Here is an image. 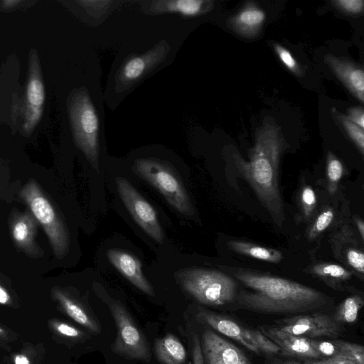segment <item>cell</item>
Segmentation results:
<instances>
[{
  "label": "cell",
  "mask_w": 364,
  "mask_h": 364,
  "mask_svg": "<svg viewBox=\"0 0 364 364\" xmlns=\"http://www.w3.org/2000/svg\"><path fill=\"white\" fill-rule=\"evenodd\" d=\"M274 50L281 61L288 69L297 75L301 73L296 61L288 50L280 45H275Z\"/></svg>",
  "instance_id": "f1b7e54d"
},
{
  "label": "cell",
  "mask_w": 364,
  "mask_h": 364,
  "mask_svg": "<svg viewBox=\"0 0 364 364\" xmlns=\"http://www.w3.org/2000/svg\"><path fill=\"white\" fill-rule=\"evenodd\" d=\"M193 341V364H205L201 352L200 342L198 336H194Z\"/></svg>",
  "instance_id": "e575fe53"
},
{
  "label": "cell",
  "mask_w": 364,
  "mask_h": 364,
  "mask_svg": "<svg viewBox=\"0 0 364 364\" xmlns=\"http://www.w3.org/2000/svg\"><path fill=\"white\" fill-rule=\"evenodd\" d=\"M53 294L65 312L76 323L92 333L98 334L101 332L99 320L88 308L60 289H55Z\"/></svg>",
  "instance_id": "ac0fdd59"
},
{
  "label": "cell",
  "mask_w": 364,
  "mask_h": 364,
  "mask_svg": "<svg viewBox=\"0 0 364 364\" xmlns=\"http://www.w3.org/2000/svg\"><path fill=\"white\" fill-rule=\"evenodd\" d=\"M11 300V297L8 293V291L0 285V304H6L9 303Z\"/></svg>",
  "instance_id": "d590c367"
},
{
  "label": "cell",
  "mask_w": 364,
  "mask_h": 364,
  "mask_svg": "<svg viewBox=\"0 0 364 364\" xmlns=\"http://www.w3.org/2000/svg\"><path fill=\"white\" fill-rule=\"evenodd\" d=\"M334 217L331 208H327L322 211L316 218L313 226L309 232V237L315 238L317 235L323 232L332 223Z\"/></svg>",
  "instance_id": "4316f807"
},
{
  "label": "cell",
  "mask_w": 364,
  "mask_h": 364,
  "mask_svg": "<svg viewBox=\"0 0 364 364\" xmlns=\"http://www.w3.org/2000/svg\"><path fill=\"white\" fill-rule=\"evenodd\" d=\"M176 278L184 291L203 304L222 306L236 296L235 280L220 271L186 268L178 271Z\"/></svg>",
  "instance_id": "277c9868"
},
{
  "label": "cell",
  "mask_w": 364,
  "mask_h": 364,
  "mask_svg": "<svg viewBox=\"0 0 364 364\" xmlns=\"http://www.w3.org/2000/svg\"><path fill=\"white\" fill-rule=\"evenodd\" d=\"M36 222L28 214L18 217L12 225V236L16 243L27 251L33 249Z\"/></svg>",
  "instance_id": "7402d4cb"
},
{
  "label": "cell",
  "mask_w": 364,
  "mask_h": 364,
  "mask_svg": "<svg viewBox=\"0 0 364 364\" xmlns=\"http://www.w3.org/2000/svg\"><path fill=\"white\" fill-rule=\"evenodd\" d=\"M341 10L350 14H359L363 12V0H337L332 1Z\"/></svg>",
  "instance_id": "f546056e"
},
{
  "label": "cell",
  "mask_w": 364,
  "mask_h": 364,
  "mask_svg": "<svg viewBox=\"0 0 364 364\" xmlns=\"http://www.w3.org/2000/svg\"><path fill=\"white\" fill-rule=\"evenodd\" d=\"M311 272L319 277L346 280L350 277V272L341 265L333 263H324L315 265Z\"/></svg>",
  "instance_id": "cb8c5ba5"
},
{
  "label": "cell",
  "mask_w": 364,
  "mask_h": 364,
  "mask_svg": "<svg viewBox=\"0 0 364 364\" xmlns=\"http://www.w3.org/2000/svg\"><path fill=\"white\" fill-rule=\"evenodd\" d=\"M4 333V329L0 327V334L3 333Z\"/></svg>",
  "instance_id": "60d3db41"
},
{
  "label": "cell",
  "mask_w": 364,
  "mask_h": 364,
  "mask_svg": "<svg viewBox=\"0 0 364 364\" xmlns=\"http://www.w3.org/2000/svg\"><path fill=\"white\" fill-rule=\"evenodd\" d=\"M355 224L360 234L361 238L364 239V223L360 218H356L355 220Z\"/></svg>",
  "instance_id": "74e56055"
},
{
  "label": "cell",
  "mask_w": 364,
  "mask_h": 364,
  "mask_svg": "<svg viewBox=\"0 0 364 364\" xmlns=\"http://www.w3.org/2000/svg\"><path fill=\"white\" fill-rule=\"evenodd\" d=\"M198 318L255 353L272 355L280 352L279 348L260 331L246 327L230 318L205 310L199 311Z\"/></svg>",
  "instance_id": "9c48e42d"
},
{
  "label": "cell",
  "mask_w": 364,
  "mask_h": 364,
  "mask_svg": "<svg viewBox=\"0 0 364 364\" xmlns=\"http://www.w3.org/2000/svg\"><path fill=\"white\" fill-rule=\"evenodd\" d=\"M343 173V167L341 162L332 154H329L327 160L326 173L330 192H335Z\"/></svg>",
  "instance_id": "d4e9b609"
},
{
  "label": "cell",
  "mask_w": 364,
  "mask_h": 364,
  "mask_svg": "<svg viewBox=\"0 0 364 364\" xmlns=\"http://www.w3.org/2000/svg\"><path fill=\"white\" fill-rule=\"evenodd\" d=\"M146 11L150 14H173L180 17L191 18L207 12L211 1L203 0H162L148 2Z\"/></svg>",
  "instance_id": "e0dca14e"
},
{
  "label": "cell",
  "mask_w": 364,
  "mask_h": 364,
  "mask_svg": "<svg viewBox=\"0 0 364 364\" xmlns=\"http://www.w3.org/2000/svg\"><path fill=\"white\" fill-rule=\"evenodd\" d=\"M346 117L360 128H364V111L362 107L350 108Z\"/></svg>",
  "instance_id": "836d02e7"
},
{
  "label": "cell",
  "mask_w": 364,
  "mask_h": 364,
  "mask_svg": "<svg viewBox=\"0 0 364 364\" xmlns=\"http://www.w3.org/2000/svg\"><path fill=\"white\" fill-rule=\"evenodd\" d=\"M20 196L43 226L56 256L63 257L68 249L69 239L65 226L53 206L33 180L21 189Z\"/></svg>",
  "instance_id": "52a82bcc"
},
{
  "label": "cell",
  "mask_w": 364,
  "mask_h": 364,
  "mask_svg": "<svg viewBox=\"0 0 364 364\" xmlns=\"http://www.w3.org/2000/svg\"><path fill=\"white\" fill-rule=\"evenodd\" d=\"M53 326L55 331L63 336L77 339L85 336L84 332L66 323L54 322Z\"/></svg>",
  "instance_id": "1f68e13d"
},
{
  "label": "cell",
  "mask_w": 364,
  "mask_h": 364,
  "mask_svg": "<svg viewBox=\"0 0 364 364\" xmlns=\"http://www.w3.org/2000/svg\"><path fill=\"white\" fill-rule=\"evenodd\" d=\"M251 291H242L237 301L245 310L265 314L302 313L321 308L328 298L310 287L282 277L242 269L230 270Z\"/></svg>",
  "instance_id": "6da1fadb"
},
{
  "label": "cell",
  "mask_w": 364,
  "mask_h": 364,
  "mask_svg": "<svg viewBox=\"0 0 364 364\" xmlns=\"http://www.w3.org/2000/svg\"><path fill=\"white\" fill-rule=\"evenodd\" d=\"M120 198L134 220L154 240L162 243L164 235L154 207L124 177L116 178Z\"/></svg>",
  "instance_id": "30bf717a"
},
{
  "label": "cell",
  "mask_w": 364,
  "mask_h": 364,
  "mask_svg": "<svg viewBox=\"0 0 364 364\" xmlns=\"http://www.w3.org/2000/svg\"><path fill=\"white\" fill-rule=\"evenodd\" d=\"M338 119L351 140L357 146L361 154L364 153L363 129L351 122L346 116L339 114Z\"/></svg>",
  "instance_id": "484cf974"
},
{
  "label": "cell",
  "mask_w": 364,
  "mask_h": 364,
  "mask_svg": "<svg viewBox=\"0 0 364 364\" xmlns=\"http://www.w3.org/2000/svg\"><path fill=\"white\" fill-rule=\"evenodd\" d=\"M260 331L274 342L284 355L306 360L321 359V355L313 346L311 338L285 333L276 326H264Z\"/></svg>",
  "instance_id": "5bb4252c"
},
{
  "label": "cell",
  "mask_w": 364,
  "mask_h": 364,
  "mask_svg": "<svg viewBox=\"0 0 364 364\" xmlns=\"http://www.w3.org/2000/svg\"><path fill=\"white\" fill-rule=\"evenodd\" d=\"M170 48L159 43L140 53H132L120 63L112 80L116 92L127 93L165 63Z\"/></svg>",
  "instance_id": "8992f818"
},
{
  "label": "cell",
  "mask_w": 364,
  "mask_h": 364,
  "mask_svg": "<svg viewBox=\"0 0 364 364\" xmlns=\"http://www.w3.org/2000/svg\"><path fill=\"white\" fill-rule=\"evenodd\" d=\"M346 259L348 264L357 272H364V255L357 249H349L346 252Z\"/></svg>",
  "instance_id": "4dcf8cb0"
},
{
  "label": "cell",
  "mask_w": 364,
  "mask_h": 364,
  "mask_svg": "<svg viewBox=\"0 0 364 364\" xmlns=\"http://www.w3.org/2000/svg\"><path fill=\"white\" fill-rule=\"evenodd\" d=\"M133 170L157 189L177 211L186 215L194 213L184 186L168 164L154 158H139L134 161Z\"/></svg>",
  "instance_id": "5b68a950"
},
{
  "label": "cell",
  "mask_w": 364,
  "mask_h": 364,
  "mask_svg": "<svg viewBox=\"0 0 364 364\" xmlns=\"http://www.w3.org/2000/svg\"><path fill=\"white\" fill-rule=\"evenodd\" d=\"M304 364H357L353 360L344 356H335L318 360H306Z\"/></svg>",
  "instance_id": "d6a6232c"
},
{
  "label": "cell",
  "mask_w": 364,
  "mask_h": 364,
  "mask_svg": "<svg viewBox=\"0 0 364 364\" xmlns=\"http://www.w3.org/2000/svg\"><path fill=\"white\" fill-rule=\"evenodd\" d=\"M363 303V299L360 296H348L339 304L333 318L338 323H353L358 319Z\"/></svg>",
  "instance_id": "603a6c76"
},
{
  "label": "cell",
  "mask_w": 364,
  "mask_h": 364,
  "mask_svg": "<svg viewBox=\"0 0 364 364\" xmlns=\"http://www.w3.org/2000/svg\"><path fill=\"white\" fill-rule=\"evenodd\" d=\"M301 201L304 214L306 218H309L316 203V196L311 187L306 186L303 188L301 193Z\"/></svg>",
  "instance_id": "83f0119b"
},
{
  "label": "cell",
  "mask_w": 364,
  "mask_h": 364,
  "mask_svg": "<svg viewBox=\"0 0 364 364\" xmlns=\"http://www.w3.org/2000/svg\"><path fill=\"white\" fill-rule=\"evenodd\" d=\"M68 112L74 141L92 166L98 169L100 118L94 100L86 88L73 91Z\"/></svg>",
  "instance_id": "3957f363"
},
{
  "label": "cell",
  "mask_w": 364,
  "mask_h": 364,
  "mask_svg": "<svg viewBox=\"0 0 364 364\" xmlns=\"http://www.w3.org/2000/svg\"><path fill=\"white\" fill-rule=\"evenodd\" d=\"M283 149L284 140L279 127L267 120L256 132L250 160L244 161L238 158L236 160L240 172L279 227L284 221V204L278 183L279 159Z\"/></svg>",
  "instance_id": "7a4b0ae2"
},
{
  "label": "cell",
  "mask_w": 364,
  "mask_h": 364,
  "mask_svg": "<svg viewBox=\"0 0 364 364\" xmlns=\"http://www.w3.org/2000/svg\"><path fill=\"white\" fill-rule=\"evenodd\" d=\"M20 3H21V1H3V6L6 9H11V7L16 6Z\"/></svg>",
  "instance_id": "ab89813d"
},
{
  "label": "cell",
  "mask_w": 364,
  "mask_h": 364,
  "mask_svg": "<svg viewBox=\"0 0 364 364\" xmlns=\"http://www.w3.org/2000/svg\"><path fill=\"white\" fill-rule=\"evenodd\" d=\"M264 18L262 10L250 4L232 18L231 24L238 33L250 37L257 33Z\"/></svg>",
  "instance_id": "ffe728a7"
},
{
  "label": "cell",
  "mask_w": 364,
  "mask_h": 364,
  "mask_svg": "<svg viewBox=\"0 0 364 364\" xmlns=\"http://www.w3.org/2000/svg\"><path fill=\"white\" fill-rule=\"evenodd\" d=\"M325 60L348 90L363 102L364 73L362 68L331 54L326 55Z\"/></svg>",
  "instance_id": "2e32d148"
},
{
  "label": "cell",
  "mask_w": 364,
  "mask_h": 364,
  "mask_svg": "<svg viewBox=\"0 0 364 364\" xmlns=\"http://www.w3.org/2000/svg\"><path fill=\"white\" fill-rule=\"evenodd\" d=\"M45 102V88L38 53L31 50L29 55L26 102L23 109V131L31 134L39 122Z\"/></svg>",
  "instance_id": "7c38bea8"
},
{
  "label": "cell",
  "mask_w": 364,
  "mask_h": 364,
  "mask_svg": "<svg viewBox=\"0 0 364 364\" xmlns=\"http://www.w3.org/2000/svg\"><path fill=\"white\" fill-rule=\"evenodd\" d=\"M154 350L156 359L161 364H185L187 360L185 347L172 333L156 339Z\"/></svg>",
  "instance_id": "d6986e66"
},
{
  "label": "cell",
  "mask_w": 364,
  "mask_h": 364,
  "mask_svg": "<svg viewBox=\"0 0 364 364\" xmlns=\"http://www.w3.org/2000/svg\"><path fill=\"white\" fill-rule=\"evenodd\" d=\"M268 364H304L294 360H272Z\"/></svg>",
  "instance_id": "8d00e7d4"
},
{
  "label": "cell",
  "mask_w": 364,
  "mask_h": 364,
  "mask_svg": "<svg viewBox=\"0 0 364 364\" xmlns=\"http://www.w3.org/2000/svg\"><path fill=\"white\" fill-rule=\"evenodd\" d=\"M14 362L15 364H30L28 359L23 355H17Z\"/></svg>",
  "instance_id": "f35d334b"
},
{
  "label": "cell",
  "mask_w": 364,
  "mask_h": 364,
  "mask_svg": "<svg viewBox=\"0 0 364 364\" xmlns=\"http://www.w3.org/2000/svg\"><path fill=\"white\" fill-rule=\"evenodd\" d=\"M107 306L114 321L117 336L112 345L114 353L127 359L149 362L151 355L146 339L124 305L110 299Z\"/></svg>",
  "instance_id": "ba28073f"
},
{
  "label": "cell",
  "mask_w": 364,
  "mask_h": 364,
  "mask_svg": "<svg viewBox=\"0 0 364 364\" xmlns=\"http://www.w3.org/2000/svg\"><path fill=\"white\" fill-rule=\"evenodd\" d=\"M276 327L285 333L311 339L335 338L342 331L340 323L333 316L318 312L282 319Z\"/></svg>",
  "instance_id": "8fae6325"
},
{
  "label": "cell",
  "mask_w": 364,
  "mask_h": 364,
  "mask_svg": "<svg viewBox=\"0 0 364 364\" xmlns=\"http://www.w3.org/2000/svg\"><path fill=\"white\" fill-rule=\"evenodd\" d=\"M200 348L205 364H252L242 350L210 330L203 332Z\"/></svg>",
  "instance_id": "4fadbf2b"
},
{
  "label": "cell",
  "mask_w": 364,
  "mask_h": 364,
  "mask_svg": "<svg viewBox=\"0 0 364 364\" xmlns=\"http://www.w3.org/2000/svg\"><path fill=\"white\" fill-rule=\"evenodd\" d=\"M107 257L112 265L140 291L154 296L152 285L143 274L140 261L133 255L117 249H109Z\"/></svg>",
  "instance_id": "9a60e30c"
},
{
  "label": "cell",
  "mask_w": 364,
  "mask_h": 364,
  "mask_svg": "<svg viewBox=\"0 0 364 364\" xmlns=\"http://www.w3.org/2000/svg\"><path fill=\"white\" fill-rule=\"evenodd\" d=\"M228 245L232 251L255 259L271 263H278L282 259V253L277 250L265 247L242 240H229Z\"/></svg>",
  "instance_id": "44dd1931"
}]
</instances>
